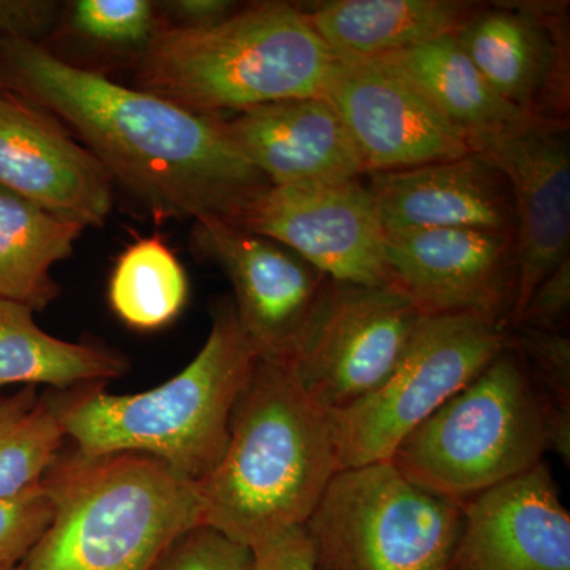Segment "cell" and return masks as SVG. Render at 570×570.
<instances>
[{
    "label": "cell",
    "mask_w": 570,
    "mask_h": 570,
    "mask_svg": "<svg viewBox=\"0 0 570 570\" xmlns=\"http://www.w3.org/2000/svg\"><path fill=\"white\" fill-rule=\"evenodd\" d=\"M0 400H2V396H0Z\"/></svg>",
    "instance_id": "35"
},
{
    "label": "cell",
    "mask_w": 570,
    "mask_h": 570,
    "mask_svg": "<svg viewBox=\"0 0 570 570\" xmlns=\"http://www.w3.org/2000/svg\"><path fill=\"white\" fill-rule=\"evenodd\" d=\"M52 504L41 483L0 499V566H20L50 528Z\"/></svg>",
    "instance_id": "29"
},
{
    "label": "cell",
    "mask_w": 570,
    "mask_h": 570,
    "mask_svg": "<svg viewBox=\"0 0 570 570\" xmlns=\"http://www.w3.org/2000/svg\"><path fill=\"white\" fill-rule=\"evenodd\" d=\"M479 9L461 0H332L302 7L322 40L352 58H382L455 36Z\"/></svg>",
    "instance_id": "20"
},
{
    "label": "cell",
    "mask_w": 570,
    "mask_h": 570,
    "mask_svg": "<svg viewBox=\"0 0 570 570\" xmlns=\"http://www.w3.org/2000/svg\"><path fill=\"white\" fill-rule=\"evenodd\" d=\"M250 566L249 547L198 524L179 535L149 570H250Z\"/></svg>",
    "instance_id": "28"
},
{
    "label": "cell",
    "mask_w": 570,
    "mask_h": 570,
    "mask_svg": "<svg viewBox=\"0 0 570 570\" xmlns=\"http://www.w3.org/2000/svg\"><path fill=\"white\" fill-rule=\"evenodd\" d=\"M193 239L234 285L236 317L255 356L284 363L328 277L294 250L225 220L195 223Z\"/></svg>",
    "instance_id": "14"
},
{
    "label": "cell",
    "mask_w": 570,
    "mask_h": 570,
    "mask_svg": "<svg viewBox=\"0 0 570 570\" xmlns=\"http://www.w3.org/2000/svg\"><path fill=\"white\" fill-rule=\"evenodd\" d=\"M61 14V6L51 0H0V39L41 43Z\"/></svg>",
    "instance_id": "31"
},
{
    "label": "cell",
    "mask_w": 570,
    "mask_h": 570,
    "mask_svg": "<svg viewBox=\"0 0 570 570\" xmlns=\"http://www.w3.org/2000/svg\"><path fill=\"white\" fill-rule=\"evenodd\" d=\"M52 400L33 387L0 400V499L36 489L66 441Z\"/></svg>",
    "instance_id": "25"
},
{
    "label": "cell",
    "mask_w": 570,
    "mask_h": 570,
    "mask_svg": "<svg viewBox=\"0 0 570 570\" xmlns=\"http://www.w3.org/2000/svg\"><path fill=\"white\" fill-rule=\"evenodd\" d=\"M569 316L570 257L539 284L519 322L512 328L527 326V328L546 330V332H566Z\"/></svg>",
    "instance_id": "30"
},
{
    "label": "cell",
    "mask_w": 570,
    "mask_h": 570,
    "mask_svg": "<svg viewBox=\"0 0 570 570\" xmlns=\"http://www.w3.org/2000/svg\"><path fill=\"white\" fill-rule=\"evenodd\" d=\"M385 234L431 228L515 232L512 189L482 153L404 170L367 174Z\"/></svg>",
    "instance_id": "19"
},
{
    "label": "cell",
    "mask_w": 570,
    "mask_h": 570,
    "mask_svg": "<svg viewBox=\"0 0 570 570\" xmlns=\"http://www.w3.org/2000/svg\"><path fill=\"white\" fill-rule=\"evenodd\" d=\"M255 360L234 302L224 299L205 346L170 381L134 395H112L97 384L52 403L63 434L82 455L140 453L198 483L224 456L232 412Z\"/></svg>",
    "instance_id": "3"
},
{
    "label": "cell",
    "mask_w": 570,
    "mask_h": 570,
    "mask_svg": "<svg viewBox=\"0 0 570 570\" xmlns=\"http://www.w3.org/2000/svg\"><path fill=\"white\" fill-rule=\"evenodd\" d=\"M159 14L148 0H77L69 7V24L88 43L140 58L164 29Z\"/></svg>",
    "instance_id": "27"
},
{
    "label": "cell",
    "mask_w": 570,
    "mask_h": 570,
    "mask_svg": "<svg viewBox=\"0 0 570 570\" xmlns=\"http://www.w3.org/2000/svg\"><path fill=\"white\" fill-rule=\"evenodd\" d=\"M508 346V330L475 316H425L389 377L333 412L341 469L390 461L400 442Z\"/></svg>",
    "instance_id": "8"
},
{
    "label": "cell",
    "mask_w": 570,
    "mask_h": 570,
    "mask_svg": "<svg viewBox=\"0 0 570 570\" xmlns=\"http://www.w3.org/2000/svg\"><path fill=\"white\" fill-rule=\"evenodd\" d=\"M448 570H570V513L543 461L463 502Z\"/></svg>",
    "instance_id": "16"
},
{
    "label": "cell",
    "mask_w": 570,
    "mask_h": 570,
    "mask_svg": "<svg viewBox=\"0 0 570 570\" xmlns=\"http://www.w3.org/2000/svg\"><path fill=\"white\" fill-rule=\"evenodd\" d=\"M340 471L333 412L284 366L255 360L219 464L198 482L202 524L254 547L303 527Z\"/></svg>",
    "instance_id": "2"
},
{
    "label": "cell",
    "mask_w": 570,
    "mask_h": 570,
    "mask_svg": "<svg viewBox=\"0 0 570 570\" xmlns=\"http://www.w3.org/2000/svg\"><path fill=\"white\" fill-rule=\"evenodd\" d=\"M321 97L346 126L366 175L445 163L475 153L466 134L381 59L336 55Z\"/></svg>",
    "instance_id": "11"
},
{
    "label": "cell",
    "mask_w": 570,
    "mask_h": 570,
    "mask_svg": "<svg viewBox=\"0 0 570 570\" xmlns=\"http://www.w3.org/2000/svg\"><path fill=\"white\" fill-rule=\"evenodd\" d=\"M41 487L50 528L20 570H149L202 524L198 483L140 453H59Z\"/></svg>",
    "instance_id": "4"
},
{
    "label": "cell",
    "mask_w": 570,
    "mask_h": 570,
    "mask_svg": "<svg viewBox=\"0 0 570 570\" xmlns=\"http://www.w3.org/2000/svg\"><path fill=\"white\" fill-rule=\"evenodd\" d=\"M0 570H20V566H0Z\"/></svg>",
    "instance_id": "34"
},
{
    "label": "cell",
    "mask_w": 570,
    "mask_h": 570,
    "mask_svg": "<svg viewBox=\"0 0 570 570\" xmlns=\"http://www.w3.org/2000/svg\"><path fill=\"white\" fill-rule=\"evenodd\" d=\"M549 452L546 409L515 347L411 431L393 466L431 493L459 501L534 468Z\"/></svg>",
    "instance_id": "6"
},
{
    "label": "cell",
    "mask_w": 570,
    "mask_h": 570,
    "mask_svg": "<svg viewBox=\"0 0 570 570\" xmlns=\"http://www.w3.org/2000/svg\"><path fill=\"white\" fill-rule=\"evenodd\" d=\"M376 59L406 77L449 122L468 135L475 153L482 142L538 118L499 97L455 36Z\"/></svg>",
    "instance_id": "21"
},
{
    "label": "cell",
    "mask_w": 570,
    "mask_h": 570,
    "mask_svg": "<svg viewBox=\"0 0 570 570\" xmlns=\"http://www.w3.org/2000/svg\"><path fill=\"white\" fill-rule=\"evenodd\" d=\"M228 224L294 250L337 283L393 285L384 227L360 179L268 184Z\"/></svg>",
    "instance_id": "10"
},
{
    "label": "cell",
    "mask_w": 570,
    "mask_h": 570,
    "mask_svg": "<svg viewBox=\"0 0 570 570\" xmlns=\"http://www.w3.org/2000/svg\"><path fill=\"white\" fill-rule=\"evenodd\" d=\"M564 10L562 3L480 7L455 39L499 97L538 118L568 122Z\"/></svg>",
    "instance_id": "15"
},
{
    "label": "cell",
    "mask_w": 570,
    "mask_h": 570,
    "mask_svg": "<svg viewBox=\"0 0 570 570\" xmlns=\"http://www.w3.org/2000/svg\"><path fill=\"white\" fill-rule=\"evenodd\" d=\"M546 409L549 450L570 463V337L568 332L508 330Z\"/></svg>",
    "instance_id": "26"
},
{
    "label": "cell",
    "mask_w": 570,
    "mask_h": 570,
    "mask_svg": "<svg viewBox=\"0 0 570 570\" xmlns=\"http://www.w3.org/2000/svg\"><path fill=\"white\" fill-rule=\"evenodd\" d=\"M157 9L175 22L171 28L204 29L227 20L242 7L230 0H171L157 3Z\"/></svg>",
    "instance_id": "33"
},
{
    "label": "cell",
    "mask_w": 570,
    "mask_h": 570,
    "mask_svg": "<svg viewBox=\"0 0 570 570\" xmlns=\"http://www.w3.org/2000/svg\"><path fill=\"white\" fill-rule=\"evenodd\" d=\"M250 570H316L303 527L277 532L250 547Z\"/></svg>",
    "instance_id": "32"
},
{
    "label": "cell",
    "mask_w": 570,
    "mask_h": 570,
    "mask_svg": "<svg viewBox=\"0 0 570 570\" xmlns=\"http://www.w3.org/2000/svg\"><path fill=\"white\" fill-rule=\"evenodd\" d=\"M82 225L0 187V298L43 311L59 295L51 268L70 257Z\"/></svg>",
    "instance_id": "22"
},
{
    "label": "cell",
    "mask_w": 570,
    "mask_h": 570,
    "mask_svg": "<svg viewBox=\"0 0 570 570\" xmlns=\"http://www.w3.org/2000/svg\"><path fill=\"white\" fill-rule=\"evenodd\" d=\"M425 317L395 285L326 279L281 366L328 411L377 389Z\"/></svg>",
    "instance_id": "9"
},
{
    "label": "cell",
    "mask_w": 570,
    "mask_h": 570,
    "mask_svg": "<svg viewBox=\"0 0 570 570\" xmlns=\"http://www.w3.org/2000/svg\"><path fill=\"white\" fill-rule=\"evenodd\" d=\"M463 504L392 461L341 469L303 524L316 570H448Z\"/></svg>",
    "instance_id": "7"
},
{
    "label": "cell",
    "mask_w": 570,
    "mask_h": 570,
    "mask_svg": "<svg viewBox=\"0 0 570 570\" xmlns=\"http://www.w3.org/2000/svg\"><path fill=\"white\" fill-rule=\"evenodd\" d=\"M510 184L515 208V299L508 330L519 322L539 284L570 257L568 122L534 118L482 142Z\"/></svg>",
    "instance_id": "13"
},
{
    "label": "cell",
    "mask_w": 570,
    "mask_h": 570,
    "mask_svg": "<svg viewBox=\"0 0 570 570\" xmlns=\"http://www.w3.org/2000/svg\"><path fill=\"white\" fill-rule=\"evenodd\" d=\"M0 89H2V88H0Z\"/></svg>",
    "instance_id": "36"
},
{
    "label": "cell",
    "mask_w": 570,
    "mask_h": 570,
    "mask_svg": "<svg viewBox=\"0 0 570 570\" xmlns=\"http://www.w3.org/2000/svg\"><path fill=\"white\" fill-rule=\"evenodd\" d=\"M111 184L99 160L47 111L0 89V187L89 227L107 220Z\"/></svg>",
    "instance_id": "17"
},
{
    "label": "cell",
    "mask_w": 570,
    "mask_h": 570,
    "mask_svg": "<svg viewBox=\"0 0 570 570\" xmlns=\"http://www.w3.org/2000/svg\"><path fill=\"white\" fill-rule=\"evenodd\" d=\"M390 276L423 316H475L508 330L515 299L513 234L431 228L385 234Z\"/></svg>",
    "instance_id": "12"
},
{
    "label": "cell",
    "mask_w": 570,
    "mask_h": 570,
    "mask_svg": "<svg viewBox=\"0 0 570 570\" xmlns=\"http://www.w3.org/2000/svg\"><path fill=\"white\" fill-rule=\"evenodd\" d=\"M335 61L302 7L257 2L212 28H164L138 58L137 89L219 118L321 97Z\"/></svg>",
    "instance_id": "5"
},
{
    "label": "cell",
    "mask_w": 570,
    "mask_h": 570,
    "mask_svg": "<svg viewBox=\"0 0 570 570\" xmlns=\"http://www.w3.org/2000/svg\"><path fill=\"white\" fill-rule=\"evenodd\" d=\"M186 272L159 236L141 238L124 250L110 279V305L124 324L157 330L170 324L187 302Z\"/></svg>",
    "instance_id": "24"
},
{
    "label": "cell",
    "mask_w": 570,
    "mask_h": 570,
    "mask_svg": "<svg viewBox=\"0 0 570 570\" xmlns=\"http://www.w3.org/2000/svg\"><path fill=\"white\" fill-rule=\"evenodd\" d=\"M0 88L66 121L156 216L230 223L268 186L214 118L62 61L39 41L0 39Z\"/></svg>",
    "instance_id": "1"
},
{
    "label": "cell",
    "mask_w": 570,
    "mask_h": 570,
    "mask_svg": "<svg viewBox=\"0 0 570 570\" xmlns=\"http://www.w3.org/2000/svg\"><path fill=\"white\" fill-rule=\"evenodd\" d=\"M214 121L272 186L354 181L366 175L346 126L324 97L281 100Z\"/></svg>",
    "instance_id": "18"
},
{
    "label": "cell",
    "mask_w": 570,
    "mask_h": 570,
    "mask_svg": "<svg viewBox=\"0 0 570 570\" xmlns=\"http://www.w3.org/2000/svg\"><path fill=\"white\" fill-rule=\"evenodd\" d=\"M126 370V358L116 352L51 336L37 325L28 306L0 298V387H88Z\"/></svg>",
    "instance_id": "23"
}]
</instances>
